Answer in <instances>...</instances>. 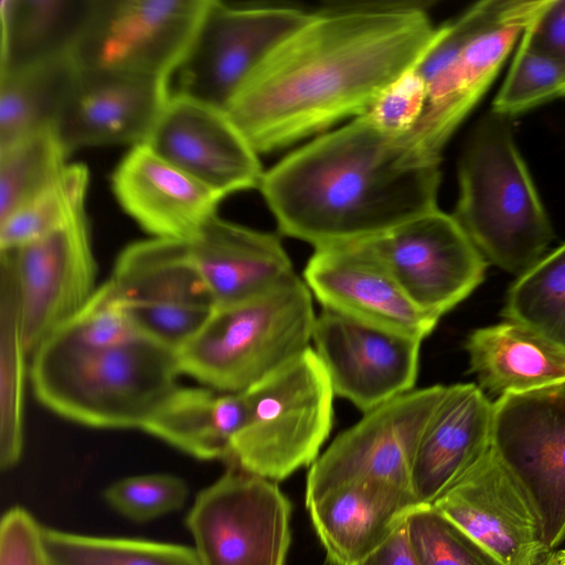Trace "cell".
<instances>
[{
  "label": "cell",
  "mask_w": 565,
  "mask_h": 565,
  "mask_svg": "<svg viewBox=\"0 0 565 565\" xmlns=\"http://www.w3.org/2000/svg\"><path fill=\"white\" fill-rule=\"evenodd\" d=\"M438 32L420 2L321 9L250 73L225 110L258 154L281 149L365 115Z\"/></svg>",
  "instance_id": "cell-1"
},
{
  "label": "cell",
  "mask_w": 565,
  "mask_h": 565,
  "mask_svg": "<svg viewBox=\"0 0 565 565\" xmlns=\"http://www.w3.org/2000/svg\"><path fill=\"white\" fill-rule=\"evenodd\" d=\"M439 163L361 116L286 156L259 190L279 232L319 249L377 237L437 209Z\"/></svg>",
  "instance_id": "cell-2"
},
{
  "label": "cell",
  "mask_w": 565,
  "mask_h": 565,
  "mask_svg": "<svg viewBox=\"0 0 565 565\" xmlns=\"http://www.w3.org/2000/svg\"><path fill=\"white\" fill-rule=\"evenodd\" d=\"M31 358V385L43 406L105 429H142L181 374L177 351L143 335L92 347L55 332Z\"/></svg>",
  "instance_id": "cell-3"
},
{
  "label": "cell",
  "mask_w": 565,
  "mask_h": 565,
  "mask_svg": "<svg viewBox=\"0 0 565 565\" xmlns=\"http://www.w3.org/2000/svg\"><path fill=\"white\" fill-rule=\"evenodd\" d=\"M511 120L490 110L472 127L452 215L488 264L520 276L543 257L554 232Z\"/></svg>",
  "instance_id": "cell-4"
},
{
  "label": "cell",
  "mask_w": 565,
  "mask_h": 565,
  "mask_svg": "<svg viewBox=\"0 0 565 565\" xmlns=\"http://www.w3.org/2000/svg\"><path fill=\"white\" fill-rule=\"evenodd\" d=\"M545 2L479 1L439 26L436 40L414 67L427 87L424 113L404 135L415 150L440 162L444 147Z\"/></svg>",
  "instance_id": "cell-5"
},
{
  "label": "cell",
  "mask_w": 565,
  "mask_h": 565,
  "mask_svg": "<svg viewBox=\"0 0 565 565\" xmlns=\"http://www.w3.org/2000/svg\"><path fill=\"white\" fill-rule=\"evenodd\" d=\"M316 317L312 295L297 274L215 306L177 351L181 374L220 392H242L310 348Z\"/></svg>",
  "instance_id": "cell-6"
},
{
  "label": "cell",
  "mask_w": 565,
  "mask_h": 565,
  "mask_svg": "<svg viewBox=\"0 0 565 565\" xmlns=\"http://www.w3.org/2000/svg\"><path fill=\"white\" fill-rule=\"evenodd\" d=\"M243 392L247 418L225 462L273 481L312 465L332 429L335 396L313 348Z\"/></svg>",
  "instance_id": "cell-7"
},
{
  "label": "cell",
  "mask_w": 565,
  "mask_h": 565,
  "mask_svg": "<svg viewBox=\"0 0 565 565\" xmlns=\"http://www.w3.org/2000/svg\"><path fill=\"white\" fill-rule=\"evenodd\" d=\"M211 0H89L71 55L79 71L170 82Z\"/></svg>",
  "instance_id": "cell-8"
},
{
  "label": "cell",
  "mask_w": 565,
  "mask_h": 565,
  "mask_svg": "<svg viewBox=\"0 0 565 565\" xmlns=\"http://www.w3.org/2000/svg\"><path fill=\"white\" fill-rule=\"evenodd\" d=\"M290 515L276 481L228 465L198 493L185 522L200 565H284Z\"/></svg>",
  "instance_id": "cell-9"
},
{
  "label": "cell",
  "mask_w": 565,
  "mask_h": 565,
  "mask_svg": "<svg viewBox=\"0 0 565 565\" xmlns=\"http://www.w3.org/2000/svg\"><path fill=\"white\" fill-rule=\"evenodd\" d=\"M491 448L531 502L547 550L565 540V382L493 402Z\"/></svg>",
  "instance_id": "cell-10"
},
{
  "label": "cell",
  "mask_w": 565,
  "mask_h": 565,
  "mask_svg": "<svg viewBox=\"0 0 565 565\" xmlns=\"http://www.w3.org/2000/svg\"><path fill=\"white\" fill-rule=\"evenodd\" d=\"M310 14L296 7L211 0L188 53L171 77L175 78L171 94L226 109L250 73Z\"/></svg>",
  "instance_id": "cell-11"
},
{
  "label": "cell",
  "mask_w": 565,
  "mask_h": 565,
  "mask_svg": "<svg viewBox=\"0 0 565 565\" xmlns=\"http://www.w3.org/2000/svg\"><path fill=\"white\" fill-rule=\"evenodd\" d=\"M109 280L139 332L174 351L216 306L185 241L151 237L126 246Z\"/></svg>",
  "instance_id": "cell-12"
},
{
  "label": "cell",
  "mask_w": 565,
  "mask_h": 565,
  "mask_svg": "<svg viewBox=\"0 0 565 565\" xmlns=\"http://www.w3.org/2000/svg\"><path fill=\"white\" fill-rule=\"evenodd\" d=\"M445 391V385L413 390L364 413L311 465L306 505L335 487L358 480L384 481L412 491L417 446Z\"/></svg>",
  "instance_id": "cell-13"
},
{
  "label": "cell",
  "mask_w": 565,
  "mask_h": 565,
  "mask_svg": "<svg viewBox=\"0 0 565 565\" xmlns=\"http://www.w3.org/2000/svg\"><path fill=\"white\" fill-rule=\"evenodd\" d=\"M363 243L408 297L439 319L483 281L488 266L454 215L438 207Z\"/></svg>",
  "instance_id": "cell-14"
},
{
  "label": "cell",
  "mask_w": 565,
  "mask_h": 565,
  "mask_svg": "<svg viewBox=\"0 0 565 565\" xmlns=\"http://www.w3.org/2000/svg\"><path fill=\"white\" fill-rule=\"evenodd\" d=\"M8 252L17 276L23 342L32 355L97 289L85 206L44 236Z\"/></svg>",
  "instance_id": "cell-15"
},
{
  "label": "cell",
  "mask_w": 565,
  "mask_h": 565,
  "mask_svg": "<svg viewBox=\"0 0 565 565\" xmlns=\"http://www.w3.org/2000/svg\"><path fill=\"white\" fill-rule=\"evenodd\" d=\"M312 342L334 394L363 414L415 390L420 340L322 309Z\"/></svg>",
  "instance_id": "cell-16"
},
{
  "label": "cell",
  "mask_w": 565,
  "mask_h": 565,
  "mask_svg": "<svg viewBox=\"0 0 565 565\" xmlns=\"http://www.w3.org/2000/svg\"><path fill=\"white\" fill-rule=\"evenodd\" d=\"M146 143L223 198L262 184L258 153L226 110L207 103L171 94Z\"/></svg>",
  "instance_id": "cell-17"
},
{
  "label": "cell",
  "mask_w": 565,
  "mask_h": 565,
  "mask_svg": "<svg viewBox=\"0 0 565 565\" xmlns=\"http://www.w3.org/2000/svg\"><path fill=\"white\" fill-rule=\"evenodd\" d=\"M302 279L329 310L423 341L439 318L418 307L363 242L315 249Z\"/></svg>",
  "instance_id": "cell-18"
},
{
  "label": "cell",
  "mask_w": 565,
  "mask_h": 565,
  "mask_svg": "<svg viewBox=\"0 0 565 565\" xmlns=\"http://www.w3.org/2000/svg\"><path fill=\"white\" fill-rule=\"evenodd\" d=\"M433 504L501 565H534L551 551L531 502L491 447Z\"/></svg>",
  "instance_id": "cell-19"
},
{
  "label": "cell",
  "mask_w": 565,
  "mask_h": 565,
  "mask_svg": "<svg viewBox=\"0 0 565 565\" xmlns=\"http://www.w3.org/2000/svg\"><path fill=\"white\" fill-rule=\"evenodd\" d=\"M170 96L168 81L77 68L54 127L68 156L86 147L146 143Z\"/></svg>",
  "instance_id": "cell-20"
},
{
  "label": "cell",
  "mask_w": 565,
  "mask_h": 565,
  "mask_svg": "<svg viewBox=\"0 0 565 565\" xmlns=\"http://www.w3.org/2000/svg\"><path fill=\"white\" fill-rule=\"evenodd\" d=\"M122 210L151 237L189 242L216 215L222 195L147 143L132 146L111 177Z\"/></svg>",
  "instance_id": "cell-21"
},
{
  "label": "cell",
  "mask_w": 565,
  "mask_h": 565,
  "mask_svg": "<svg viewBox=\"0 0 565 565\" xmlns=\"http://www.w3.org/2000/svg\"><path fill=\"white\" fill-rule=\"evenodd\" d=\"M493 403L473 383L446 386L415 455L411 489L419 504H433L490 449Z\"/></svg>",
  "instance_id": "cell-22"
},
{
  "label": "cell",
  "mask_w": 565,
  "mask_h": 565,
  "mask_svg": "<svg viewBox=\"0 0 565 565\" xmlns=\"http://www.w3.org/2000/svg\"><path fill=\"white\" fill-rule=\"evenodd\" d=\"M419 504L409 489L358 480L335 487L307 504L332 565H360Z\"/></svg>",
  "instance_id": "cell-23"
},
{
  "label": "cell",
  "mask_w": 565,
  "mask_h": 565,
  "mask_svg": "<svg viewBox=\"0 0 565 565\" xmlns=\"http://www.w3.org/2000/svg\"><path fill=\"white\" fill-rule=\"evenodd\" d=\"M189 245L216 306L253 297L296 275L277 235L232 223L217 214Z\"/></svg>",
  "instance_id": "cell-24"
},
{
  "label": "cell",
  "mask_w": 565,
  "mask_h": 565,
  "mask_svg": "<svg viewBox=\"0 0 565 565\" xmlns=\"http://www.w3.org/2000/svg\"><path fill=\"white\" fill-rule=\"evenodd\" d=\"M465 348L479 387L498 398L565 382V352L523 324L476 329Z\"/></svg>",
  "instance_id": "cell-25"
},
{
  "label": "cell",
  "mask_w": 565,
  "mask_h": 565,
  "mask_svg": "<svg viewBox=\"0 0 565 565\" xmlns=\"http://www.w3.org/2000/svg\"><path fill=\"white\" fill-rule=\"evenodd\" d=\"M246 418L243 391L179 386L142 430L198 459L226 461Z\"/></svg>",
  "instance_id": "cell-26"
},
{
  "label": "cell",
  "mask_w": 565,
  "mask_h": 565,
  "mask_svg": "<svg viewBox=\"0 0 565 565\" xmlns=\"http://www.w3.org/2000/svg\"><path fill=\"white\" fill-rule=\"evenodd\" d=\"M76 76L71 53L0 72V149L54 127Z\"/></svg>",
  "instance_id": "cell-27"
},
{
  "label": "cell",
  "mask_w": 565,
  "mask_h": 565,
  "mask_svg": "<svg viewBox=\"0 0 565 565\" xmlns=\"http://www.w3.org/2000/svg\"><path fill=\"white\" fill-rule=\"evenodd\" d=\"M89 0L1 1L0 72L71 53Z\"/></svg>",
  "instance_id": "cell-28"
},
{
  "label": "cell",
  "mask_w": 565,
  "mask_h": 565,
  "mask_svg": "<svg viewBox=\"0 0 565 565\" xmlns=\"http://www.w3.org/2000/svg\"><path fill=\"white\" fill-rule=\"evenodd\" d=\"M11 252H0V466L13 468L24 445L26 356Z\"/></svg>",
  "instance_id": "cell-29"
},
{
  "label": "cell",
  "mask_w": 565,
  "mask_h": 565,
  "mask_svg": "<svg viewBox=\"0 0 565 565\" xmlns=\"http://www.w3.org/2000/svg\"><path fill=\"white\" fill-rule=\"evenodd\" d=\"M502 315L565 352V243L519 276Z\"/></svg>",
  "instance_id": "cell-30"
},
{
  "label": "cell",
  "mask_w": 565,
  "mask_h": 565,
  "mask_svg": "<svg viewBox=\"0 0 565 565\" xmlns=\"http://www.w3.org/2000/svg\"><path fill=\"white\" fill-rule=\"evenodd\" d=\"M51 565H200L194 548L146 540L100 537L43 527Z\"/></svg>",
  "instance_id": "cell-31"
},
{
  "label": "cell",
  "mask_w": 565,
  "mask_h": 565,
  "mask_svg": "<svg viewBox=\"0 0 565 565\" xmlns=\"http://www.w3.org/2000/svg\"><path fill=\"white\" fill-rule=\"evenodd\" d=\"M67 157L55 127L0 149V221L55 184Z\"/></svg>",
  "instance_id": "cell-32"
},
{
  "label": "cell",
  "mask_w": 565,
  "mask_h": 565,
  "mask_svg": "<svg viewBox=\"0 0 565 565\" xmlns=\"http://www.w3.org/2000/svg\"><path fill=\"white\" fill-rule=\"evenodd\" d=\"M88 170L68 164L51 188L0 221V252L13 250L50 233L85 206Z\"/></svg>",
  "instance_id": "cell-33"
},
{
  "label": "cell",
  "mask_w": 565,
  "mask_h": 565,
  "mask_svg": "<svg viewBox=\"0 0 565 565\" xmlns=\"http://www.w3.org/2000/svg\"><path fill=\"white\" fill-rule=\"evenodd\" d=\"M404 522L409 544L422 565H501L434 504H416Z\"/></svg>",
  "instance_id": "cell-34"
},
{
  "label": "cell",
  "mask_w": 565,
  "mask_h": 565,
  "mask_svg": "<svg viewBox=\"0 0 565 565\" xmlns=\"http://www.w3.org/2000/svg\"><path fill=\"white\" fill-rule=\"evenodd\" d=\"M565 96V65L521 40L491 110L513 117Z\"/></svg>",
  "instance_id": "cell-35"
},
{
  "label": "cell",
  "mask_w": 565,
  "mask_h": 565,
  "mask_svg": "<svg viewBox=\"0 0 565 565\" xmlns=\"http://www.w3.org/2000/svg\"><path fill=\"white\" fill-rule=\"evenodd\" d=\"M104 495L124 516L145 522L180 510L188 499L189 487L174 475L149 473L120 479Z\"/></svg>",
  "instance_id": "cell-36"
},
{
  "label": "cell",
  "mask_w": 565,
  "mask_h": 565,
  "mask_svg": "<svg viewBox=\"0 0 565 565\" xmlns=\"http://www.w3.org/2000/svg\"><path fill=\"white\" fill-rule=\"evenodd\" d=\"M56 332L92 347L114 345L142 335L109 279L97 287L81 311Z\"/></svg>",
  "instance_id": "cell-37"
},
{
  "label": "cell",
  "mask_w": 565,
  "mask_h": 565,
  "mask_svg": "<svg viewBox=\"0 0 565 565\" xmlns=\"http://www.w3.org/2000/svg\"><path fill=\"white\" fill-rule=\"evenodd\" d=\"M426 100V84L413 67L391 83L363 116L385 134L401 137L418 122Z\"/></svg>",
  "instance_id": "cell-38"
},
{
  "label": "cell",
  "mask_w": 565,
  "mask_h": 565,
  "mask_svg": "<svg viewBox=\"0 0 565 565\" xmlns=\"http://www.w3.org/2000/svg\"><path fill=\"white\" fill-rule=\"evenodd\" d=\"M43 527L24 508H10L0 523V565H49Z\"/></svg>",
  "instance_id": "cell-39"
},
{
  "label": "cell",
  "mask_w": 565,
  "mask_h": 565,
  "mask_svg": "<svg viewBox=\"0 0 565 565\" xmlns=\"http://www.w3.org/2000/svg\"><path fill=\"white\" fill-rule=\"evenodd\" d=\"M521 40L565 65V0H546Z\"/></svg>",
  "instance_id": "cell-40"
},
{
  "label": "cell",
  "mask_w": 565,
  "mask_h": 565,
  "mask_svg": "<svg viewBox=\"0 0 565 565\" xmlns=\"http://www.w3.org/2000/svg\"><path fill=\"white\" fill-rule=\"evenodd\" d=\"M360 565H422L409 544L404 520Z\"/></svg>",
  "instance_id": "cell-41"
},
{
  "label": "cell",
  "mask_w": 565,
  "mask_h": 565,
  "mask_svg": "<svg viewBox=\"0 0 565 565\" xmlns=\"http://www.w3.org/2000/svg\"><path fill=\"white\" fill-rule=\"evenodd\" d=\"M534 565H561V551L551 550L545 552Z\"/></svg>",
  "instance_id": "cell-42"
},
{
  "label": "cell",
  "mask_w": 565,
  "mask_h": 565,
  "mask_svg": "<svg viewBox=\"0 0 565 565\" xmlns=\"http://www.w3.org/2000/svg\"><path fill=\"white\" fill-rule=\"evenodd\" d=\"M561 565H565V550L561 551Z\"/></svg>",
  "instance_id": "cell-43"
},
{
  "label": "cell",
  "mask_w": 565,
  "mask_h": 565,
  "mask_svg": "<svg viewBox=\"0 0 565 565\" xmlns=\"http://www.w3.org/2000/svg\"><path fill=\"white\" fill-rule=\"evenodd\" d=\"M49 565H51V564H49Z\"/></svg>",
  "instance_id": "cell-44"
}]
</instances>
